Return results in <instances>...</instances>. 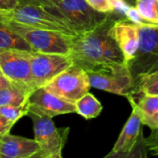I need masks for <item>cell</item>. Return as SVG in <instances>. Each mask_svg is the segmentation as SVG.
<instances>
[{
	"label": "cell",
	"instance_id": "cell-1",
	"mask_svg": "<svg viewBox=\"0 0 158 158\" xmlns=\"http://www.w3.org/2000/svg\"><path fill=\"white\" fill-rule=\"evenodd\" d=\"M117 19L122 18L115 13H109L97 28L73 38L69 54L73 64L86 71H100L125 63L123 55L110 33V29Z\"/></svg>",
	"mask_w": 158,
	"mask_h": 158
},
{
	"label": "cell",
	"instance_id": "cell-2",
	"mask_svg": "<svg viewBox=\"0 0 158 158\" xmlns=\"http://www.w3.org/2000/svg\"><path fill=\"white\" fill-rule=\"evenodd\" d=\"M44 7L62 18L77 36L92 31L109 15L96 11L85 0H61L54 6Z\"/></svg>",
	"mask_w": 158,
	"mask_h": 158
},
{
	"label": "cell",
	"instance_id": "cell-3",
	"mask_svg": "<svg viewBox=\"0 0 158 158\" xmlns=\"http://www.w3.org/2000/svg\"><path fill=\"white\" fill-rule=\"evenodd\" d=\"M11 30L19 34L33 51L41 53L69 54L73 36L36 27H31L7 19H0Z\"/></svg>",
	"mask_w": 158,
	"mask_h": 158
},
{
	"label": "cell",
	"instance_id": "cell-4",
	"mask_svg": "<svg viewBox=\"0 0 158 158\" xmlns=\"http://www.w3.org/2000/svg\"><path fill=\"white\" fill-rule=\"evenodd\" d=\"M0 19H7L31 27L56 31L73 37L77 36L62 18L53 14L44 6L19 4L11 10L0 9Z\"/></svg>",
	"mask_w": 158,
	"mask_h": 158
},
{
	"label": "cell",
	"instance_id": "cell-5",
	"mask_svg": "<svg viewBox=\"0 0 158 158\" xmlns=\"http://www.w3.org/2000/svg\"><path fill=\"white\" fill-rule=\"evenodd\" d=\"M33 121L34 140L39 145L36 157L62 158V151L68 141L69 128H57L52 118L29 112Z\"/></svg>",
	"mask_w": 158,
	"mask_h": 158
},
{
	"label": "cell",
	"instance_id": "cell-6",
	"mask_svg": "<svg viewBox=\"0 0 158 158\" xmlns=\"http://www.w3.org/2000/svg\"><path fill=\"white\" fill-rule=\"evenodd\" d=\"M138 50L128 63L135 86L144 75L158 69V25H138Z\"/></svg>",
	"mask_w": 158,
	"mask_h": 158
},
{
	"label": "cell",
	"instance_id": "cell-7",
	"mask_svg": "<svg viewBox=\"0 0 158 158\" xmlns=\"http://www.w3.org/2000/svg\"><path fill=\"white\" fill-rule=\"evenodd\" d=\"M44 88L70 103H75L89 92L91 85L87 71L73 64L56 75Z\"/></svg>",
	"mask_w": 158,
	"mask_h": 158
},
{
	"label": "cell",
	"instance_id": "cell-8",
	"mask_svg": "<svg viewBox=\"0 0 158 158\" xmlns=\"http://www.w3.org/2000/svg\"><path fill=\"white\" fill-rule=\"evenodd\" d=\"M31 82L33 88L44 87L60 72L73 65L72 58L68 54L41 53L29 51Z\"/></svg>",
	"mask_w": 158,
	"mask_h": 158
},
{
	"label": "cell",
	"instance_id": "cell-9",
	"mask_svg": "<svg viewBox=\"0 0 158 158\" xmlns=\"http://www.w3.org/2000/svg\"><path fill=\"white\" fill-rule=\"evenodd\" d=\"M91 87L129 97L135 89V81L127 64H119L106 70L87 71Z\"/></svg>",
	"mask_w": 158,
	"mask_h": 158
},
{
	"label": "cell",
	"instance_id": "cell-10",
	"mask_svg": "<svg viewBox=\"0 0 158 158\" xmlns=\"http://www.w3.org/2000/svg\"><path fill=\"white\" fill-rule=\"evenodd\" d=\"M28 52L29 51L0 50V71L11 83L34 89L31 82Z\"/></svg>",
	"mask_w": 158,
	"mask_h": 158
},
{
	"label": "cell",
	"instance_id": "cell-11",
	"mask_svg": "<svg viewBox=\"0 0 158 158\" xmlns=\"http://www.w3.org/2000/svg\"><path fill=\"white\" fill-rule=\"evenodd\" d=\"M29 112L54 118L59 115L75 113V104L70 103L44 87L34 90L29 98Z\"/></svg>",
	"mask_w": 158,
	"mask_h": 158
},
{
	"label": "cell",
	"instance_id": "cell-12",
	"mask_svg": "<svg viewBox=\"0 0 158 158\" xmlns=\"http://www.w3.org/2000/svg\"><path fill=\"white\" fill-rule=\"evenodd\" d=\"M110 33L119 47L125 63L132 60L139 46L138 25L126 19H117L113 23Z\"/></svg>",
	"mask_w": 158,
	"mask_h": 158
},
{
	"label": "cell",
	"instance_id": "cell-13",
	"mask_svg": "<svg viewBox=\"0 0 158 158\" xmlns=\"http://www.w3.org/2000/svg\"><path fill=\"white\" fill-rule=\"evenodd\" d=\"M142 133L143 130L141 119L135 109L132 108L131 114L124 125L111 152L105 157L123 158L127 153L134 147Z\"/></svg>",
	"mask_w": 158,
	"mask_h": 158
},
{
	"label": "cell",
	"instance_id": "cell-14",
	"mask_svg": "<svg viewBox=\"0 0 158 158\" xmlns=\"http://www.w3.org/2000/svg\"><path fill=\"white\" fill-rule=\"evenodd\" d=\"M39 145L33 139L12 135L9 132L0 137V158L36 157Z\"/></svg>",
	"mask_w": 158,
	"mask_h": 158
},
{
	"label": "cell",
	"instance_id": "cell-15",
	"mask_svg": "<svg viewBox=\"0 0 158 158\" xmlns=\"http://www.w3.org/2000/svg\"><path fill=\"white\" fill-rule=\"evenodd\" d=\"M131 107L137 112L142 124L151 130L158 129V95L141 94L139 100L127 97Z\"/></svg>",
	"mask_w": 158,
	"mask_h": 158
},
{
	"label": "cell",
	"instance_id": "cell-16",
	"mask_svg": "<svg viewBox=\"0 0 158 158\" xmlns=\"http://www.w3.org/2000/svg\"><path fill=\"white\" fill-rule=\"evenodd\" d=\"M33 91L31 87L11 83L0 90V106L22 105L29 101Z\"/></svg>",
	"mask_w": 158,
	"mask_h": 158
},
{
	"label": "cell",
	"instance_id": "cell-17",
	"mask_svg": "<svg viewBox=\"0 0 158 158\" xmlns=\"http://www.w3.org/2000/svg\"><path fill=\"white\" fill-rule=\"evenodd\" d=\"M0 50L33 51L19 34L2 21H0Z\"/></svg>",
	"mask_w": 158,
	"mask_h": 158
},
{
	"label": "cell",
	"instance_id": "cell-18",
	"mask_svg": "<svg viewBox=\"0 0 158 158\" xmlns=\"http://www.w3.org/2000/svg\"><path fill=\"white\" fill-rule=\"evenodd\" d=\"M74 104L76 109L75 113L86 119L97 118L103 110L102 104L94 94H90L89 92L78 99Z\"/></svg>",
	"mask_w": 158,
	"mask_h": 158
},
{
	"label": "cell",
	"instance_id": "cell-19",
	"mask_svg": "<svg viewBox=\"0 0 158 158\" xmlns=\"http://www.w3.org/2000/svg\"><path fill=\"white\" fill-rule=\"evenodd\" d=\"M141 94L158 95V69L144 75L136 84L133 94L131 96L135 97Z\"/></svg>",
	"mask_w": 158,
	"mask_h": 158
},
{
	"label": "cell",
	"instance_id": "cell-20",
	"mask_svg": "<svg viewBox=\"0 0 158 158\" xmlns=\"http://www.w3.org/2000/svg\"><path fill=\"white\" fill-rule=\"evenodd\" d=\"M134 6L145 21L158 25V0H135Z\"/></svg>",
	"mask_w": 158,
	"mask_h": 158
},
{
	"label": "cell",
	"instance_id": "cell-21",
	"mask_svg": "<svg viewBox=\"0 0 158 158\" xmlns=\"http://www.w3.org/2000/svg\"><path fill=\"white\" fill-rule=\"evenodd\" d=\"M29 113V101L19 106H0V114L14 124Z\"/></svg>",
	"mask_w": 158,
	"mask_h": 158
},
{
	"label": "cell",
	"instance_id": "cell-22",
	"mask_svg": "<svg viewBox=\"0 0 158 158\" xmlns=\"http://www.w3.org/2000/svg\"><path fill=\"white\" fill-rule=\"evenodd\" d=\"M112 13H115L121 17L122 19H126L125 14L131 6L126 0H108Z\"/></svg>",
	"mask_w": 158,
	"mask_h": 158
},
{
	"label": "cell",
	"instance_id": "cell-23",
	"mask_svg": "<svg viewBox=\"0 0 158 158\" xmlns=\"http://www.w3.org/2000/svg\"><path fill=\"white\" fill-rule=\"evenodd\" d=\"M125 17L128 20L133 22L134 24L136 25H139V26H143V25H150V23H148L147 21H145L142 16L140 15L139 11L137 10L136 6H133V5H131L128 8V10L126 11V14H125ZM153 25V24H152Z\"/></svg>",
	"mask_w": 158,
	"mask_h": 158
},
{
	"label": "cell",
	"instance_id": "cell-24",
	"mask_svg": "<svg viewBox=\"0 0 158 158\" xmlns=\"http://www.w3.org/2000/svg\"><path fill=\"white\" fill-rule=\"evenodd\" d=\"M145 143L152 155L158 156V129L152 130L151 134L145 138Z\"/></svg>",
	"mask_w": 158,
	"mask_h": 158
},
{
	"label": "cell",
	"instance_id": "cell-25",
	"mask_svg": "<svg viewBox=\"0 0 158 158\" xmlns=\"http://www.w3.org/2000/svg\"><path fill=\"white\" fill-rule=\"evenodd\" d=\"M96 11L102 13H112L108 0H85Z\"/></svg>",
	"mask_w": 158,
	"mask_h": 158
},
{
	"label": "cell",
	"instance_id": "cell-26",
	"mask_svg": "<svg viewBox=\"0 0 158 158\" xmlns=\"http://www.w3.org/2000/svg\"><path fill=\"white\" fill-rule=\"evenodd\" d=\"M61 0H18L19 4L21 5H33L40 6H50L59 3Z\"/></svg>",
	"mask_w": 158,
	"mask_h": 158
},
{
	"label": "cell",
	"instance_id": "cell-27",
	"mask_svg": "<svg viewBox=\"0 0 158 158\" xmlns=\"http://www.w3.org/2000/svg\"><path fill=\"white\" fill-rule=\"evenodd\" d=\"M14 123L6 119L4 116L0 114V137L5 135L6 133H8L13 127Z\"/></svg>",
	"mask_w": 158,
	"mask_h": 158
},
{
	"label": "cell",
	"instance_id": "cell-28",
	"mask_svg": "<svg viewBox=\"0 0 158 158\" xmlns=\"http://www.w3.org/2000/svg\"><path fill=\"white\" fill-rule=\"evenodd\" d=\"M19 5L18 0H0L1 10H11Z\"/></svg>",
	"mask_w": 158,
	"mask_h": 158
},
{
	"label": "cell",
	"instance_id": "cell-29",
	"mask_svg": "<svg viewBox=\"0 0 158 158\" xmlns=\"http://www.w3.org/2000/svg\"><path fill=\"white\" fill-rule=\"evenodd\" d=\"M11 82L4 76V74L0 71V90L5 88V87H7L8 85H10Z\"/></svg>",
	"mask_w": 158,
	"mask_h": 158
},
{
	"label": "cell",
	"instance_id": "cell-30",
	"mask_svg": "<svg viewBox=\"0 0 158 158\" xmlns=\"http://www.w3.org/2000/svg\"><path fill=\"white\" fill-rule=\"evenodd\" d=\"M130 5H133L134 6V4H135V0H126Z\"/></svg>",
	"mask_w": 158,
	"mask_h": 158
}]
</instances>
